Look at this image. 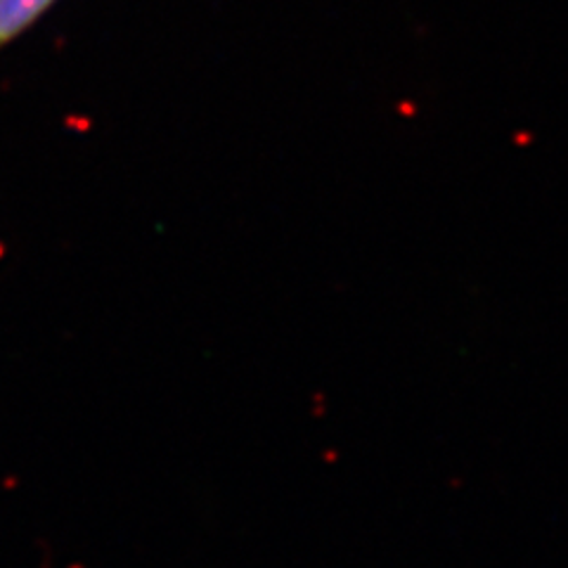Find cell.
<instances>
[{
	"label": "cell",
	"mask_w": 568,
	"mask_h": 568,
	"mask_svg": "<svg viewBox=\"0 0 568 568\" xmlns=\"http://www.w3.org/2000/svg\"><path fill=\"white\" fill-rule=\"evenodd\" d=\"M55 3L58 0H0V52L39 24Z\"/></svg>",
	"instance_id": "1"
}]
</instances>
